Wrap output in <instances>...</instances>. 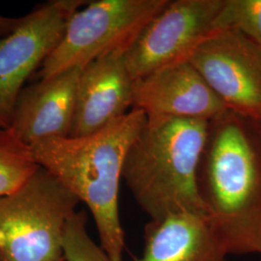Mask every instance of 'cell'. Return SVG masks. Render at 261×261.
<instances>
[{
	"instance_id": "9",
	"label": "cell",
	"mask_w": 261,
	"mask_h": 261,
	"mask_svg": "<svg viewBox=\"0 0 261 261\" xmlns=\"http://www.w3.org/2000/svg\"><path fill=\"white\" fill-rule=\"evenodd\" d=\"M133 109L147 116L211 121L227 111L189 60L166 66L134 82Z\"/></svg>"
},
{
	"instance_id": "7",
	"label": "cell",
	"mask_w": 261,
	"mask_h": 261,
	"mask_svg": "<svg viewBox=\"0 0 261 261\" xmlns=\"http://www.w3.org/2000/svg\"><path fill=\"white\" fill-rule=\"evenodd\" d=\"M85 0H51L38 5L18 29L0 40V128H9L23 84L64 35L69 19Z\"/></svg>"
},
{
	"instance_id": "8",
	"label": "cell",
	"mask_w": 261,
	"mask_h": 261,
	"mask_svg": "<svg viewBox=\"0 0 261 261\" xmlns=\"http://www.w3.org/2000/svg\"><path fill=\"white\" fill-rule=\"evenodd\" d=\"M188 60L227 110L261 123L260 47L237 30H218Z\"/></svg>"
},
{
	"instance_id": "6",
	"label": "cell",
	"mask_w": 261,
	"mask_h": 261,
	"mask_svg": "<svg viewBox=\"0 0 261 261\" xmlns=\"http://www.w3.org/2000/svg\"><path fill=\"white\" fill-rule=\"evenodd\" d=\"M224 1L168 0L125 49L133 80L188 60L198 45L216 32L215 21Z\"/></svg>"
},
{
	"instance_id": "1",
	"label": "cell",
	"mask_w": 261,
	"mask_h": 261,
	"mask_svg": "<svg viewBox=\"0 0 261 261\" xmlns=\"http://www.w3.org/2000/svg\"><path fill=\"white\" fill-rule=\"evenodd\" d=\"M197 184L227 254L261 253V123L230 110L209 121Z\"/></svg>"
},
{
	"instance_id": "14",
	"label": "cell",
	"mask_w": 261,
	"mask_h": 261,
	"mask_svg": "<svg viewBox=\"0 0 261 261\" xmlns=\"http://www.w3.org/2000/svg\"><path fill=\"white\" fill-rule=\"evenodd\" d=\"M233 29L261 47V0H224L215 30Z\"/></svg>"
},
{
	"instance_id": "10",
	"label": "cell",
	"mask_w": 261,
	"mask_h": 261,
	"mask_svg": "<svg viewBox=\"0 0 261 261\" xmlns=\"http://www.w3.org/2000/svg\"><path fill=\"white\" fill-rule=\"evenodd\" d=\"M124 53L125 49L114 50L84 67L77 84L70 138L103 130L126 115L133 107L135 81Z\"/></svg>"
},
{
	"instance_id": "2",
	"label": "cell",
	"mask_w": 261,
	"mask_h": 261,
	"mask_svg": "<svg viewBox=\"0 0 261 261\" xmlns=\"http://www.w3.org/2000/svg\"><path fill=\"white\" fill-rule=\"evenodd\" d=\"M146 119L144 112L133 109L92 135L53 138L30 146L38 166L88 207L100 246L112 261L123 260L126 247L118 203L123 166Z\"/></svg>"
},
{
	"instance_id": "16",
	"label": "cell",
	"mask_w": 261,
	"mask_h": 261,
	"mask_svg": "<svg viewBox=\"0 0 261 261\" xmlns=\"http://www.w3.org/2000/svg\"><path fill=\"white\" fill-rule=\"evenodd\" d=\"M24 17L8 18L0 15V36L5 38L12 34L23 22Z\"/></svg>"
},
{
	"instance_id": "13",
	"label": "cell",
	"mask_w": 261,
	"mask_h": 261,
	"mask_svg": "<svg viewBox=\"0 0 261 261\" xmlns=\"http://www.w3.org/2000/svg\"><path fill=\"white\" fill-rule=\"evenodd\" d=\"M38 168L30 146L11 128H0V199L19 191Z\"/></svg>"
},
{
	"instance_id": "3",
	"label": "cell",
	"mask_w": 261,
	"mask_h": 261,
	"mask_svg": "<svg viewBox=\"0 0 261 261\" xmlns=\"http://www.w3.org/2000/svg\"><path fill=\"white\" fill-rule=\"evenodd\" d=\"M208 124L205 120L147 116L127 153L122 178L150 220L178 213L207 217L197 172Z\"/></svg>"
},
{
	"instance_id": "11",
	"label": "cell",
	"mask_w": 261,
	"mask_h": 261,
	"mask_svg": "<svg viewBox=\"0 0 261 261\" xmlns=\"http://www.w3.org/2000/svg\"><path fill=\"white\" fill-rule=\"evenodd\" d=\"M83 69L73 68L23 87L9 128L25 144L31 146L41 140L69 137Z\"/></svg>"
},
{
	"instance_id": "4",
	"label": "cell",
	"mask_w": 261,
	"mask_h": 261,
	"mask_svg": "<svg viewBox=\"0 0 261 261\" xmlns=\"http://www.w3.org/2000/svg\"><path fill=\"white\" fill-rule=\"evenodd\" d=\"M80 202L39 167L19 191L0 199V261H66V224Z\"/></svg>"
},
{
	"instance_id": "15",
	"label": "cell",
	"mask_w": 261,
	"mask_h": 261,
	"mask_svg": "<svg viewBox=\"0 0 261 261\" xmlns=\"http://www.w3.org/2000/svg\"><path fill=\"white\" fill-rule=\"evenodd\" d=\"M86 225L87 214L84 210L76 211L68 220L63 241L66 261H112L91 239Z\"/></svg>"
},
{
	"instance_id": "12",
	"label": "cell",
	"mask_w": 261,
	"mask_h": 261,
	"mask_svg": "<svg viewBox=\"0 0 261 261\" xmlns=\"http://www.w3.org/2000/svg\"><path fill=\"white\" fill-rule=\"evenodd\" d=\"M142 255L135 261H225L228 255L206 216L169 215L150 220Z\"/></svg>"
},
{
	"instance_id": "5",
	"label": "cell",
	"mask_w": 261,
	"mask_h": 261,
	"mask_svg": "<svg viewBox=\"0 0 261 261\" xmlns=\"http://www.w3.org/2000/svg\"><path fill=\"white\" fill-rule=\"evenodd\" d=\"M168 0L88 1L73 14L64 35L35 73L38 80L85 67L100 56L126 49Z\"/></svg>"
}]
</instances>
